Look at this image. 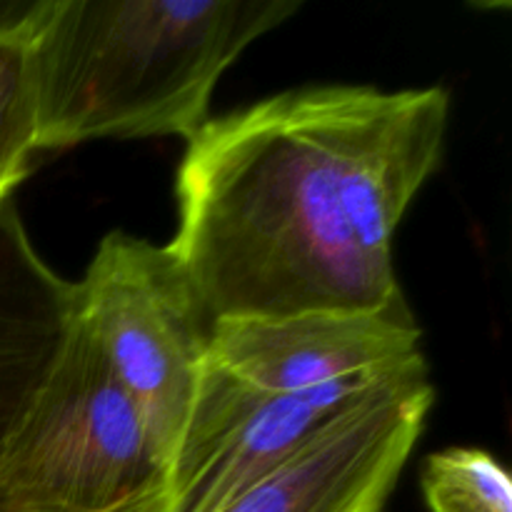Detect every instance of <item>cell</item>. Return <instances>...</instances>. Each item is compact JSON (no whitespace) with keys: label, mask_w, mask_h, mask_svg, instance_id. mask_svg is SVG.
I'll list each match as a JSON object with an SVG mask.
<instances>
[{"label":"cell","mask_w":512,"mask_h":512,"mask_svg":"<svg viewBox=\"0 0 512 512\" xmlns=\"http://www.w3.org/2000/svg\"><path fill=\"white\" fill-rule=\"evenodd\" d=\"M448 118L440 85H320L208 120L178 168L170 245L215 323L403 305L393 238Z\"/></svg>","instance_id":"cell-1"},{"label":"cell","mask_w":512,"mask_h":512,"mask_svg":"<svg viewBox=\"0 0 512 512\" xmlns=\"http://www.w3.org/2000/svg\"><path fill=\"white\" fill-rule=\"evenodd\" d=\"M290 0H38L30 35L38 150L193 138L220 75L293 18Z\"/></svg>","instance_id":"cell-2"},{"label":"cell","mask_w":512,"mask_h":512,"mask_svg":"<svg viewBox=\"0 0 512 512\" xmlns=\"http://www.w3.org/2000/svg\"><path fill=\"white\" fill-rule=\"evenodd\" d=\"M168 473L130 395L73 318L0 453V512H163Z\"/></svg>","instance_id":"cell-3"},{"label":"cell","mask_w":512,"mask_h":512,"mask_svg":"<svg viewBox=\"0 0 512 512\" xmlns=\"http://www.w3.org/2000/svg\"><path fill=\"white\" fill-rule=\"evenodd\" d=\"M70 310L140 410L168 473L215 328L188 268L170 243L113 230L73 283Z\"/></svg>","instance_id":"cell-4"},{"label":"cell","mask_w":512,"mask_h":512,"mask_svg":"<svg viewBox=\"0 0 512 512\" xmlns=\"http://www.w3.org/2000/svg\"><path fill=\"white\" fill-rule=\"evenodd\" d=\"M408 365L305 393H263L230 378L208 358L170 460L163 512H218Z\"/></svg>","instance_id":"cell-5"},{"label":"cell","mask_w":512,"mask_h":512,"mask_svg":"<svg viewBox=\"0 0 512 512\" xmlns=\"http://www.w3.org/2000/svg\"><path fill=\"white\" fill-rule=\"evenodd\" d=\"M435 390L425 358L370 390L218 512H383Z\"/></svg>","instance_id":"cell-6"},{"label":"cell","mask_w":512,"mask_h":512,"mask_svg":"<svg viewBox=\"0 0 512 512\" xmlns=\"http://www.w3.org/2000/svg\"><path fill=\"white\" fill-rule=\"evenodd\" d=\"M408 303L373 313H300L218 320L210 363L263 393H305L420 358Z\"/></svg>","instance_id":"cell-7"},{"label":"cell","mask_w":512,"mask_h":512,"mask_svg":"<svg viewBox=\"0 0 512 512\" xmlns=\"http://www.w3.org/2000/svg\"><path fill=\"white\" fill-rule=\"evenodd\" d=\"M73 308V283L30 243L13 200L0 203V453L53 365Z\"/></svg>","instance_id":"cell-8"},{"label":"cell","mask_w":512,"mask_h":512,"mask_svg":"<svg viewBox=\"0 0 512 512\" xmlns=\"http://www.w3.org/2000/svg\"><path fill=\"white\" fill-rule=\"evenodd\" d=\"M35 3H0V203L28 178L38 150L30 35Z\"/></svg>","instance_id":"cell-9"},{"label":"cell","mask_w":512,"mask_h":512,"mask_svg":"<svg viewBox=\"0 0 512 512\" xmlns=\"http://www.w3.org/2000/svg\"><path fill=\"white\" fill-rule=\"evenodd\" d=\"M433 512H512V480L490 453L445 448L428 455L420 473Z\"/></svg>","instance_id":"cell-10"}]
</instances>
